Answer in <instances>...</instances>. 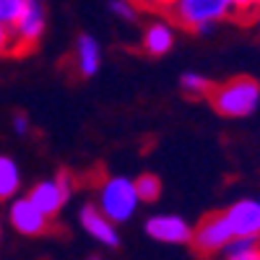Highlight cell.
<instances>
[{
  "label": "cell",
  "mask_w": 260,
  "mask_h": 260,
  "mask_svg": "<svg viewBox=\"0 0 260 260\" xmlns=\"http://www.w3.org/2000/svg\"><path fill=\"white\" fill-rule=\"evenodd\" d=\"M8 219H11V226H13L18 234H26V237L45 234V232L50 229V216L42 213V211L29 201V195H26V198L11 201Z\"/></svg>",
  "instance_id": "8"
},
{
  "label": "cell",
  "mask_w": 260,
  "mask_h": 260,
  "mask_svg": "<svg viewBox=\"0 0 260 260\" xmlns=\"http://www.w3.org/2000/svg\"><path fill=\"white\" fill-rule=\"evenodd\" d=\"M29 0H0V24H6L8 29L18 21V16L24 13Z\"/></svg>",
  "instance_id": "17"
},
{
  "label": "cell",
  "mask_w": 260,
  "mask_h": 260,
  "mask_svg": "<svg viewBox=\"0 0 260 260\" xmlns=\"http://www.w3.org/2000/svg\"><path fill=\"white\" fill-rule=\"evenodd\" d=\"M136 182V192H138V198H141V203H154V201H159V195H161V180L156 177V175H141V177H136L133 180Z\"/></svg>",
  "instance_id": "15"
},
{
  "label": "cell",
  "mask_w": 260,
  "mask_h": 260,
  "mask_svg": "<svg viewBox=\"0 0 260 260\" xmlns=\"http://www.w3.org/2000/svg\"><path fill=\"white\" fill-rule=\"evenodd\" d=\"M167 13L177 21L182 29L198 31L206 24H219L234 13L232 0H177L167 8Z\"/></svg>",
  "instance_id": "2"
},
{
  "label": "cell",
  "mask_w": 260,
  "mask_h": 260,
  "mask_svg": "<svg viewBox=\"0 0 260 260\" xmlns=\"http://www.w3.org/2000/svg\"><path fill=\"white\" fill-rule=\"evenodd\" d=\"M29 127H31V125H29V117H26V115H21V112L13 115V130H16V136H26Z\"/></svg>",
  "instance_id": "20"
},
{
  "label": "cell",
  "mask_w": 260,
  "mask_h": 260,
  "mask_svg": "<svg viewBox=\"0 0 260 260\" xmlns=\"http://www.w3.org/2000/svg\"><path fill=\"white\" fill-rule=\"evenodd\" d=\"M78 221H81L83 232L89 237H94L99 245H104V247H117L120 245V234L115 229V221L99 206H94V203L83 206L81 213H78Z\"/></svg>",
  "instance_id": "9"
},
{
  "label": "cell",
  "mask_w": 260,
  "mask_h": 260,
  "mask_svg": "<svg viewBox=\"0 0 260 260\" xmlns=\"http://www.w3.org/2000/svg\"><path fill=\"white\" fill-rule=\"evenodd\" d=\"M146 234L156 242L164 245H190L192 240V226L175 213H161V216H151L146 221Z\"/></svg>",
  "instance_id": "7"
},
{
  "label": "cell",
  "mask_w": 260,
  "mask_h": 260,
  "mask_svg": "<svg viewBox=\"0 0 260 260\" xmlns=\"http://www.w3.org/2000/svg\"><path fill=\"white\" fill-rule=\"evenodd\" d=\"M221 255L229 260H260V237L237 234L224 245Z\"/></svg>",
  "instance_id": "13"
},
{
  "label": "cell",
  "mask_w": 260,
  "mask_h": 260,
  "mask_svg": "<svg viewBox=\"0 0 260 260\" xmlns=\"http://www.w3.org/2000/svg\"><path fill=\"white\" fill-rule=\"evenodd\" d=\"M208 102L221 117H247L260 104V83L252 76H234L213 83Z\"/></svg>",
  "instance_id": "1"
},
{
  "label": "cell",
  "mask_w": 260,
  "mask_h": 260,
  "mask_svg": "<svg viewBox=\"0 0 260 260\" xmlns=\"http://www.w3.org/2000/svg\"><path fill=\"white\" fill-rule=\"evenodd\" d=\"M71 185H73V182H71V175H68V172H60L55 180H42V182H37V185L29 190V201H31L42 213H47L50 219H52V216H57V213L62 211V206L68 203L71 190H73Z\"/></svg>",
  "instance_id": "6"
},
{
  "label": "cell",
  "mask_w": 260,
  "mask_h": 260,
  "mask_svg": "<svg viewBox=\"0 0 260 260\" xmlns=\"http://www.w3.org/2000/svg\"><path fill=\"white\" fill-rule=\"evenodd\" d=\"M234 237L229 221H226V216L224 211H216V213H208L203 216V219L198 221V226H192V250L208 257V255H219L224 250V245Z\"/></svg>",
  "instance_id": "4"
},
{
  "label": "cell",
  "mask_w": 260,
  "mask_h": 260,
  "mask_svg": "<svg viewBox=\"0 0 260 260\" xmlns=\"http://www.w3.org/2000/svg\"><path fill=\"white\" fill-rule=\"evenodd\" d=\"M180 83H182V91L190 96H208L213 89V81H208L206 76H198V73H185L180 78Z\"/></svg>",
  "instance_id": "16"
},
{
  "label": "cell",
  "mask_w": 260,
  "mask_h": 260,
  "mask_svg": "<svg viewBox=\"0 0 260 260\" xmlns=\"http://www.w3.org/2000/svg\"><path fill=\"white\" fill-rule=\"evenodd\" d=\"M172 3H177V0H156V6H159V8H164V11H167Z\"/></svg>",
  "instance_id": "21"
},
{
  "label": "cell",
  "mask_w": 260,
  "mask_h": 260,
  "mask_svg": "<svg viewBox=\"0 0 260 260\" xmlns=\"http://www.w3.org/2000/svg\"><path fill=\"white\" fill-rule=\"evenodd\" d=\"M13 52V39H11V29L6 24H0V55Z\"/></svg>",
  "instance_id": "19"
},
{
  "label": "cell",
  "mask_w": 260,
  "mask_h": 260,
  "mask_svg": "<svg viewBox=\"0 0 260 260\" xmlns=\"http://www.w3.org/2000/svg\"><path fill=\"white\" fill-rule=\"evenodd\" d=\"M175 45V29H172L167 21H154L148 24V29L143 31V39H141V47L146 55L151 57H161L172 50Z\"/></svg>",
  "instance_id": "11"
},
{
  "label": "cell",
  "mask_w": 260,
  "mask_h": 260,
  "mask_svg": "<svg viewBox=\"0 0 260 260\" xmlns=\"http://www.w3.org/2000/svg\"><path fill=\"white\" fill-rule=\"evenodd\" d=\"M255 6H257V11H260V0H255Z\"/></svg>",
  "instance_id": "22"
},
{
  "label": "cell",
  "mask_w": 260,
  "mask_h": 260,
  "mask_svg": "<svg viewBox=\"0 0 260 260\" xmlns=\"http://www.w3.org/2000/svg\"><path fill=\"white\" fill-rule=\"evenodd\" d=\"M257 26H260V11H257Z\"/></svg>",
  "instance_id": "23"
},
{
  "label": "cell",
  "mask_w": 260,
  "mask_h": 260,
  "mask_svg": "<svg viewBox=\"0 0 260 260\" xmlns=\"http://www.w3.org/2000/svg\"><path fill=\"white\" fill-rule=\"evenodd\" d=\"M21 187V172L11 156L0 154V201H11Z\"/></svg>",
  "instance_id": "14"
},
{
  "label": "cell",
  "mask_w": 260,
  "mask_h": 260,
  "mask_svg": "<svg viewBox=\"0 0 260 260\" xmlns=\"http://www.w3.org/2000/svg\"><path fill=\"white\" fill-rule=\"evenodd\" d=\"M110 11H112L117 18H122V21H136V16H138V8H136L133 0H112Z\"/></svg>",
  "instance_id": "18"
},
{
  "label": "cell",
  "mask_w": 260,
  "mask_h": 260,
  "mask_svg": "<svg viewBox=\"0 0 260 260\" xmlns=\"http://www.w3.org/2000/svg\"><path fill=\"white\" fill-rule=\"evenodd\" d=\"M96 206L110 216L115 224H125L127 219H133V213L141 206V198L136 192V182L127 177H110L104 180L99 187V201Z\"/></svg>",
  "instance_id": "3"
},
{
  "label": "cell",
  "mask_w": 260,
  "mask_h": 260,
  "mask_svg": "<svg viewBox=\"0 0 260 260\" xmlns=\"http://www.w3.org/2000/svg\"><path fill=\"white\" fill-rule=\"evenodd\" d=\"M45 24H47V13L45 6L39 0H29L24 13L18 16V21L11 26V39H13V52H24L31 50L37 42L45 34Z\"/></svg>",
  "instance_id": "5"
},
{
  "label": "cell",
  "mask_w": 260,
  "mask_h": 260,
  "mask_svg": "<svg viewBox=\"0 0 260 260\" xmlns=\"http://www.w3.org/2000/svg\"><path fill=\"white\" fill-rule=\"evenodd\" d=\"M226 221L237 234H252V237H260V201H252V198H245V201H237L232 203L226 211Z\"/></svg>",
  "instance_id": "10"
},
{
  "label": "cell",
  "mask_w": 260,
  "mask_h": 260,
  "mask_svg": "<svg viewBox=\"0 0 260 260\" xmlns=\"http://www.w3.org/2000/svg\"><path fill=\"white\" fill-rule=\"evenodd\" d=\"M76 68L83 78H91L102 68V47L89 34H81L76 42Z\"/></svg>",
  "instance_id": "12"
}]
</instances>
